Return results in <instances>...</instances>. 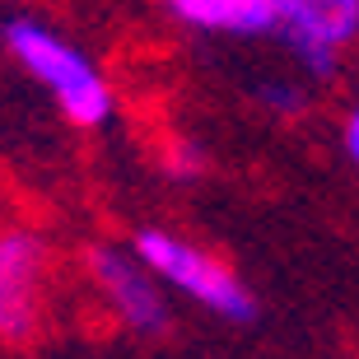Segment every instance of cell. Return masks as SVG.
Here are the masks:
<instances>
[{"label": "cell", "mask_w": 359, "mask_h": 359, "mask_svg": "<svg viewBox=\"0 0 359 359\" xmlns=\"http://www.w3.org/2000/svg\"><path fill=\"white\" fill-rule=\"evenodd\" d=\"M0 47L75 131H103L117 121V84L70 33L38 14H10L0 24Z\"/></svg>", "instance_id": "obj_1"}, {"label": "cell", "mask_w": 359, "mask_h": 359, "mask_svg": "<svg viewBox=\"0 0 359 359\" xmlns=\"http://www.w3.org/2000/svg\"><path fill=\"white\" fill-rule=\"evenodd\" d=\"M131 248H135V257L163 280L168 294H182L201 313H210V318H219V322H233V327L257 322V313H262V308H257V294L243 285L238 271L229 266L224 257L205 252L201 243L182 238L173 229H159V224L135 229Z\"/></svg>", "instance_id": "obj_2"}, {"label": "cell", "mask_w": 359, "mask_h": 359, "mask_svg": "<svg viewBox=\"0 0 359 359\" xmlns=\"http://www.w3.org/2000/svg\"><path fill=\"white\" fill-rule=\"evenodd\" d=\"M276 42L308 84H336L359 47V0H271Z\"/></svg>", "instance_id": "obj_3"}, {"label": "cell", "mask_w": 359, "mask_h": 359, "mask_svg": "<svg viewBox=\"0 0 359 359\" xmlns=\"http://www.w3.org/2000/svg\"><path fill=\"white\" fill-rule=\"evenodd\" d=\"M84 276H89L98 304L135 336H163L173 327V294L163 290V280L135 257V248L117 243H93L84 252Z\"/></svg>", "instance_id": "obj_4"}, {"label": "cell", "mask_w": 359, "mask_h": 359, "mask_svg": "<svg viewBox=\"0 0 359 359\" xmlns=\"http://www.w3.org/2000/svg\"><path fill=\"white\" fill-rule=\"evenodd\" d=\"M52 280V243L38 229H0V341L28 346L42 327Z\"/></svg>", "instance_id": "obj_5"}, {"label": "cell", "mask_w": 359, "mask_h": 359, "mask_svg": "<svg viewBox=\"0 0 359 359\" xmlns=\"http://www.w3.org/2000/svg\"><path fill=\"white\" fill-rule=\"evenodd\" d=\"M159 5L177 28L196 33V38H229V42L276 38L271 0H159Z\"/></svg>", "instance_id": "obj_6"}, {"label": "cell", "mask_w": 359, "mask_h": 359, "mask_svg": "<svg viewBox=\"0 0 359 359\" xmlns=\"http://www.w3.org/2000/svg\"><path fill=\"white\" fill-rule=\"evenodd\" d=\"M257 107L271 121H304L313 107V84L304 75H271L257 84Z\"/></svg>", "instance_id": "obj_7"}, {"label": "cell", "mask_w": 359, "mask_h": 359, "mask_svg": "<svg viewBox=\"0 0 359 359\" xmlns=\"http://www.w3.org/2000/svg\"><path fill=\"white\" fill-rule=\"evenodd\" d=\"M205 168H210V154H205L201 140L173 135V140L163 145V173L173 177V182H196V177H205Z\"/></svg>", "instance_id": "obj_8"}, {"label": "cell", "mask_w": 359, "mask_h": 359, "mask_svg": "<svg viewBox=\"0 0 359 359\" xmlns=\"http://www.w3.org/2000/svg\"><path fill=\"white\" fill-rule=\"evenodd\" d=\"M341 149H346V159L359 168V89L350 93L346 112H341Z\"/></svg>", "instance_id": "obj_9"}]
</instances>
